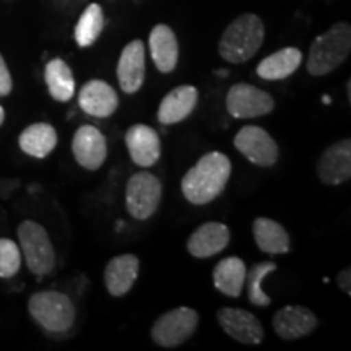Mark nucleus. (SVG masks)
Segmentation results:
<instances>
[{"label":"nucleus","instance_id":"dca6fc26","mask_svg":"<svg viewBox=\"0 0 351 351\" xmlns=\"http://www.w3.org/2000/svg\"><path fill=\"white\" fill-rule=\"evenodd\" d=\"M117 80L127 95L140 91L145 82V44L140 39L130 41L122 49L117 64Z\"/></svg>","mask_w":351,"mask_h":351},{"label":"nucleus","instance_id":"7ed1b4c3","mask_svg":"<svg viewBox=\"0 0 351 351\" xmlns=\"http://www.w3.org/2000/svg\"><path fill=\"white\" fill-rule=\"evenodd\" d=\"M351 49V28L348 23H335L314 39L307 56V72L314 77L327 75L345 62Z\"/></svg>","mask_w":351,"mask_h":351},{"label":"nucleus","instance_id":"cd10ccee","mask_svg":"<svg viewBox=\"0 0 351 351\" xmlns=\"http://www.w3.org/2000/svg\"><path fill=\"white\" fill-rule=\"evenodd\" d=\"M21 251L15 241L0 239V278H12L20 271Z\"/></svg>","mask_w":351,"mask_h":351},{"label":"nucleus","instance_id":"2eb2a0df","mask_svg":"<svg viewBox=\"0 0 351 351\" xmlns=\"http://www.w3.org/2000/svg\"><path fill=\"white\" fill-rule=\"evenodd\" d=\"M231 239L230 228L223 223L208 221L189 236L187 251L195 258H208L223 252Z\"/></svg>","mask_w":351,"mask_h":351},{"label":"nucleus","instance_id":"72a5a7b5","mask_svg":"<svg viewBox=\"0 0 351 351\" xmlns=\"http://www.w3.org/2000/svg\"><path fill=\"white\" fill-rule=\"evenodd\" d=\"M324 103H326V104H330V96H324Z\"/></svg>","mask_w":351,"mask_h":351},{"label":"nucleus","instance_id":"2f4dec72","mask_svg":"<svg viewBox=\"0 0 351 351\" xmlns=\"http://www.w3.org/2000/svg\"><path fill=\"white\" fill-rule=\"evenodd\" d=\"M3 121H5V111H3V108L0 106V125L3 124Z\"/></svg>","mask_w":351,"mask_h":351},{"label":"nucleus","instance_id":"39448f33","mask_svg":"<svg viewBox=\"0 0 351 351\" xmlns=\"http://www.w3.org/2000/svg\"><path fill=\"white\" fill-rule=\"evenodd\" d=\"M19 241L21 256L32 274L38 276L49 275L56 267V251L49 234L39 223L23 221L19 226Z\"/></svg>","mask_w":351,"mask_h":351},{"label":"nucleus","instance_id":"aec40b11","mask_svg":"<svg viewBox=\"0 0 351 351\" xmlns=\"http://www.w3.org/2000/svg\"><path fill=\"white\" fill-rule=\"evenodd\" d=\"M148 44L156 69L161 73L173 72L179 59V44L173 29L168 25H156L152 29Z\"/></svg>","mask_w":351,"mask_h":351},{"label":"nucleus","instance_id":"b1692460","mask_svg":"<svg viewBox=\"0 0 351 351\" xmlns=\"http://www.w3.org/2000/svg\"><path fill=\"white\" fill-rule=\"evenodd\" d=\"M57 132L51 124L46 122H38L33 124L21 132L19 137V145L26 155L33 158H43L49 156L52 150L57 147Z\"/></svg>","mask_w":351,"mask_h":351},{"label":"nucleus","instance_id":"7c9ffc66","mask_svg":"<svg viewBox=\"0 0 351 351\" xmlns=\"http://www.w3.org/2000/svg\"><path fill=\"white\" fill-rule=\"evenodd\" d=\"M217 75L218 77H228V75H230V72H228V70H225V69H219L217 72Z\"/></svg>","mask_w":351,"mask_h":351},{"label":"nucleus","instance_id":"4468645a","mask_svg":"<svg viewBox=\"0 0 351 351\" xmlns=\"http://www.w3.org/2000/svg\"><path fill=\"white\" fill-rule=\"evenodd\" d=\"M125 145L132 161L142 168L155 166L161 156L160 135L150 125H132L125 132Z\"/></svg>","mask_w":351,"mask_h":351},{"label":"nucleus","instance_id":"c85d7f7f","mask_svg":"<svg viewBox=\"0 0 351 351\" xmlns=\"http://www.w3.org/2000/svg\"><path fill=\"white\" fill-rule=\"evenodd\" d=\"M12 86H13L12 75L10 72H8L5 60H3L2 54H0V96L10 95Z\"/></svg>","mask_w":351,"mask_h":351},{"label":"nucleus","instance_id":"ddd939ff","mask_svg":"<svg viewBox=\"0 0 351 351\" xmlns=\"http://www.w3.org/2000/svg\"><path fill=\"white\" fill-rule=\"evenodd\" d=\"M319 179L327 186H339L351 178V140L343 138L330 145L317 163Z\"/></svg>","mask_w":351,"mask_h":351},{"label":"nucleus","instance_id":"c756f323","mask_svg":"<svg viewBox=\"0 0 351 351\" xmlns=\"http://www.w3.org/2000/svg\"><path fill=\"white\" fill-rule=\"evenodd\" d=\"M337 285H339V288L345 293L346 296H351V269L350 267H346V269H343L339 275H337Z\"/></svg>","mask_w":351,"mask_h":351},{"label":"nucleus","instance_id":"412c9836","mask_svg":"<svg viewBox=\"0 0 351 351\" xmlns=\"http://www.w3.org/2000/svg\"><path fill=\"white\" fill-rule=\"evenodd\" d=\"M252 234L257 247L270 256L287 254L291 247V238L288 231L275 219L258 217L252 223Z\"/></svg>","mask_w":351,"mask_h":351},{"label":"nucleus","instance_id":"6e6552de","mask_svg":"<svg viewBox=\"0 0 351 351\" xmlns=\"http://www.w3.org/2000/svg\"><path fill=\"white\" fill-rule=\"evenodd\" d=\"M275 99L249 83H236L226 95V109L236 119H256L274 111Z\"/></svg>","mask_w":351,"mask_h":351},{"label":"nucleus","instance_id":"a211bd4d","mask_svg":"<svg viewBox=\"0 0 351 351\" xmlns=\"http://www.w3.org/2000/svg\"><path fill=\"white\" fill-rule=\"evenodd\" d=\"M140 261L134 254H122L111 258L104 270V283L111 296H125L138 278Z\"/></svg>","mask_w":351,"mask_h":351},{"label":"nucleus","instance_id":"f03ea898","mask_svg":"<svg viewBox=\"0 0 351 351\" xmlns=\"http://www.w3.org/2000/svg\"><path fill=\"white\" fill-rule=\"evenodd\" d=\"M265 39V26L254 13L232 20L219 39L218 51L231 64H244L252 59Z\"/></svg>","mask_w":351,"mask_h":351},{"label":"nucleus","instance_id":"4be33fe9","mask_svg":"<svg viewBox=\"0 0 351 351\" xmlns=\"http://www.w3.org/2000/svg\"><path fill=\"white\" fill-rule=\"evenodd\" d=\"M247 267L243 258L226 257L213 270V285L219 293L230 298H239L245 283Z\"/></svg>","mask_w":351,"mask_h":351},{"label":"nucleus","instance_id":"f3484780","mask_svg":"<svg viewBox=\"0 0 351 351\" xmlns=\"http://www.w3.org/2000/svg\"><path fill=\"white\" fill-rule=\"evenodd\" d=\"M78 104L88 116L104 119L116 112L119 106V96L109 83L103 80H90L82 86L80 93H78Z\"/></svg>","mask_w":351,"mask_h":351},{"label":"nucleus","instance_id":"20e7f679","mask_svg":"<svg viewBox=\"0 0 351 351\" xmlns=\"http://www.w3.org/2000/svg\"><path fill=\"white\" fill-rule=\"evenodd\" d=\"M32 317L47 332H67L75 322V306L59 291H39L29 298Z\"/></svg>","mask_w":351,"mask_h":351},{"label":"nucleus","instance_id":"9d476101","mask_svg":"<svg viewBox=\"0 0 351 351\" xmlns=\"http://www.w3.org/2000/svg\"><path fill=\"white\" fill-rule=\"evenodd\" d=\"M217 319L223 330L231 339L244 345H261L263 340V327L256 315L238 307H221Z\"/></svg>","mask_w":351,"mask_h":351},{"label":"nucleus","instance_id":"393cba45","mask_svg":"<svg viewBox=\"0 0 351 351\" xmlns=\"http://www.w3.org/2000/svg\"><path fill=\"white\" fill-rule=\"evenodd\" d=\"M44 80H46L49 95L56 101L67 103L75 95V80H73L72 69L62 59H52L46 64Z\"/></svg>","mask_w":351,"mask_h":351},{"label":"nucleus","instance_id":"5701e85b","mask_svg":"<svg viewBox=\"0 0 351 351\" xmlns=\"http://www.w3.org/2000/svg\"><path fill=\"white\" fill-rule=\"evenodd\" d=\"M302 62V52L296 47H285L257 65V75L263 80H285L296 72Z\"/></svg>","mask_w":351,"mask_h":351},{"label":"nucleus","instance_id":"9b49d317","mask_svg":"<svg viewBox=\"0 0 351 351\" xmlns=\"http://www.w3.org/2000/svg\"><path fill=\"white\" fill-rule=\"evenodd\" d=\"M72 153L82 168L99 169L108 158L106 137L95 125H82L73 135Z\"/></svg>","mask_w":351,"mask_h":351},{"label":"nucleus","instance_id":"f8f14e48","mask_svg":"<svg viewBox=\"0 0 351 351\" xmlns=\"http://www.w3.org/2000/svg\"><path fill=\"white\" fill-rule=\"evenodd\" d=\"M271 326L280 339L298 340L313 333L319 326V319L304 306H285L275 313Z\"/></svg>","mask_w":351,"mask_h":351},{"label":"nucleus","instance_id":"473e14b6","mask_svg":"<svg viewBox=\"0 0 351 351\" xmlns=\"http://www.w3.org/2000/svg\"><path fill=\"white\" fill-rule=\"evenodd\" d=\"M346 93H348V103H351V82L346 83Z\"/></svg>","mask_w":351,"mask_h":351},{"label":"nucleus","instance_id":"423d86ee","mask_svg":"<svg viewBox=\"0 0 351 351\" xmlns=\"http://www.w3.org/2000/svg\"><path fill=\"white\" fill-rule=\"evenodd\" d=\"M163 186L155 174L140 171L129 179L125 187V207L132 218L148 219L160 207Z\"/></svg>","mask_w":351,"mask_h":351},{"label":"nucleus","instance_id":"a878e982","mask_svg":"<svg viewBox=\"0 0 351 351\" xmlns=\"http://www.w3.org/2000/svg\"><path fill=\"white\" fill-rule=\"evenodd\" d=\"M104 28L103 8L98 3H91L82 13L75 26V41L80 47L91 46L101 36Z\"/></svg>","mask_w":351,"mask_h":351},{"label":"nucleus","instance_id":"0eeeda50","mask_svg":"<svg viewBox=\"0 0 351 351\" xmlns=\"http://www.w3.org/2000/svg\"><path fill=\"white\" fill-rule=\"evenodd\" d=\"M199 327V314L191 307L181 306L161 315L153 324L152 339L158 346L176 348L194 335Z\"/></svg>","mask_w":351,"mask_h":351},{"label":"nucleus","instance_id":"bb28decb","mask_svg":"<svg viewBox=\"0 0 351 351\" xmlns=\"http://www.w3.org/2000/svg\"><path fill=\"white\" fill-rule=\"evenodd\" d=\"M276 270L275 262H258L252 265L245 274V287H247V298L254 306L265 307L269 306L271 300L262 289V282L269 276V274Z\"/></svg>","mask_w":351,"mask_h":351},{"label":"nucleus","instance_id":"f257e3e1","mask_svg":"<svg viewBox=\"0 0 351 351\" xmlns=\"http://www.w3.org/2000/svg\"><path fill=\"white\" fill-rule=\"evenodd\" d=\"M230 176V158L221 152H210L184 174L182 194L191 204L207 205L225 191Z\"/></svg>","mask_w":351,"mask_h":351},{"label":"nucleus","instance_id":"6ab92c4d","mask_svg":"<svg viewBox=\"0 0 351 351\" xmlns=\"http://www.w3.org/2000/svg\"><path fill=\"white\" fill-rule=\"evenodd\" d=\"M199 103V90L192 85H181L171 90L158 108V121L165 125L179 124L187 119Z\"/></svg>","mask_w":351,"mask_h":351},{"label":"nucleus","instance_id":"1a4fd4ad","mask_svg":"<svg viewBox=\"0 0 351 351\" xmlns=\"http://www.w3.org/2000/svg\"><path fill=\"white\" fill-rule=\"evenodd\" d=\"M236 150L261 168H270L280 158V148L274 137L258 125H245L234 137Z\"/></svg>","mask_w":351,"mask_h":351}]
</instances>
